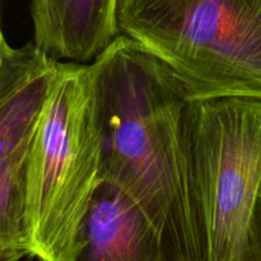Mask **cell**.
Segmentation results:
<instances>
[{"label": "cell", "instance_id": "obj_1", "mask_svg": "<svg viewBox=\"0 0 261 261\" xmlns=\"http://www.w3.org/2000/svg\"><path fill=\"white\" fill-rule=\"evenodd\" d=\"M102 133V178L149 221L175 261H200L186 199L185 121L176 74L121 35L89 64Z\"/></svg>", "mask_w": 261, "mask_h": 261}, {"label": "cell", "instance_id": "obj_2", "mask_svg": "<svg viewBox=\"0 0 261 261\" xmlns=\"http://www.w3.org/2000/svg\"><path fill=\"white\" fill-rule=\"evenodd\" d=\"M102 184V133L89 64L60 61L28 150L31 257H78Z\"/></svg>", "mask_w": 261, "mask_h": 261}, {"label": "cell", "instance_id": "obj_3", "mask_svg": "<svg viewBox=\"0 0 261 261\" xmlns=\"http://www.w3.org/2000/svg\"><path fill=\"white\" fill-rule=\"evenodd\" d=\"M117 20L193 99L261 101V0H119Z\"/></svg>", "mask_w": 261, "mask_h": 261}, {"label": "cell", "instance_id": "obj_4", "mask_svg": "<svg viewBox=\"0 0 261 261\" xmlns=\"http://www.w3.org/2000/svg\"><path fill=\"white\" fill-rule=\"evenodd\" d=\"M184 145L189 217L200 261H240L261 188V101L191 99Z\"/></svg>", "mask_w": 261, "mask_h": 261}, {"label": "cell", "instance_id": "obj_5", "mask_svg": "<svg viewBox=\"0 0 261 261\" xmlns=\"http://www.w3.org/2000/svg\"><path fill=\"white\" fill-rule=\"evenodd\" d=\"M119 0H32L33 43L56 61L92 64L121 36Z\"/></svg>", "mask_w": 261, "mask_h": 261}, {"label": "cell", "instance_id": "obj_6", "mask_svg": "<svg viewBox=\"0 0 261 261\" xmlns=\"http://www.w3.org/2000/svg\"><path fill=\"white\" fill-rule=\"evenodd\" d=\"M59 63L33 42L18 48L4 45L0 61V161L32 138Z\"/></svg>", "mask_w": 261, "mask_h": 261}, {"label": "cell", "instance_id": "obj_7", "mask_svg": "<svg viewBox=\"0 0 261 261\" xmlns=\"http://www.w3.org/2000/svg\"><path fill=\"white\" fill-rule=\"evenodd\" d=\"M74 261H175L152 224L126 196L102 184Z\"/></svg>", "mask_w": 261, "mask_h": 261}, {"label": "cell", "instance_id": "obj_8", "mask_svg": "<svg viewBox=\"0 0 261 261\" xmlns=\"http://www.w3.org/2000/svg\"><path fill=\"white\" fill-rule=\"evenodd\" d=\"M30 143L31 140L0 161V261L23 260L30 256L27 219Z\"/></svg>", "mask_w": 261, "mask_h": 261}, {"label": "cell", "instance_id": "obj_9", "mask_svg": "<svg viewBox=\"0 0 261 261\" xmlns=\"http://www.w3.org/2000/svg\"><path fill=\"white\" fill-rule=\"evenodd\" d=\"M240 261H261V188L250 219L246 241Z\"/></svg>", "mask_w": 261, "mask_h": 261}, {"label": "cell", "instance_id": "obj_10", "mask_svg": "<svg viewBox=\"0 0 261 261\" xmlns=\"http://www.w3.org/2000/svg\"><path fill=\"white\" fill-rule=\"evenodd\" d=\"M5 43H7V41L4 40V36H3V32H2V25H0V61H2L3 48H4Z\"/></svg>", "mask_w": 261, "mask_h": 261}, {"label": "cell", "instance_id": "obj_11", "mask_svg": "<svg viewBox=\"0 0 261 261\" xmlns=\"http://www.w3.org/2000/svg\"><path fill=\"white\" fill-rule=\"evenodd\" d=\"M15 261H22V260H15Z\"/></svg>", "mask_w": 261, "mask_h": 261}]
</instances>
